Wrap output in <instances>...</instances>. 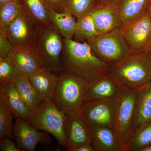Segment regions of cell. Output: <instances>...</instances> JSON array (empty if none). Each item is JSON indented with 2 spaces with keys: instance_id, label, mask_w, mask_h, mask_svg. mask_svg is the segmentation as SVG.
Segmentation results:
<instances>
[{
  "instance_id": "obj_1",
  "label": "cell",
  "mask_w": 151,
  "mask_h": 151,
  "mask_svg": "<svg viewBox=\"0 0 151 151\" xmlns=\"http://www.w3.org/2000/svg\"><path fill=\"white\" fill-rule=\"evenodd\" d=\"M63 70L90 83L110 73V65L99 59L86 42L64 38Z\"/></svg>"
},
{
  "instance_id": "obj_2",
  "label": "cell",
  "mask_w": 151,
  "mask_h": 151,
  "mask_svg": "<svg viewBox=\"0 0 151 151\" xmlns=\"http://www.w3.org/2000/svg\"><path fill=\"white\" fill-rule=\"evenodd\" d=\"M110 73L122 87L139 90L151 82V63L149 53L131 52L110 65Z\"/></svg>"
},
{
  "instance_id": "obj_3",
  "label": "cell",
  "mask_w": 151,
  "mask_h": 151,
  "mask_svg": "<svg viewBox=\"0 0 151 151\" xmlns=\"http://www.w3.org/2000/svg\"><path fill=\"white\" fill-rule=\"evenodd\" d=\"M89 84L83 78L63 70L59 75L52 99L65 113L80 110L85 102Z\"/></svg>"
},
{
  "instance_id": "obj_4",
  "label": "cell",
  "mask_w": 151,
  "mask_h": 151,
  "mask_svg": "<svg viewBox=\"0 0 151 151\" xmlns=\"http://www.w3.org/2000/svg\"><path fill=\"white\" fill-rule=\"evenodd\" d=\"M66 114L60 110L53 99L42 101L30 115L27 122L33 127L51 134L60 145L66 148Z\"/></svg>"
},
{
  "instance_id": "obj_5",
  "label": "cell",
  "mask_w": 151,
  "mask_h": 151,
  "mask_svg": "<svg viewBox=\"0 0 151 151\" xmlns=\"http://www.w3.org/2000/svg\"><path fill=\"white\" fill-rule=\"evenodd\" d=\"M86 42L99 59L110 65L131 53L120 27L98 35Z\"/></svg>"
},
{
  "instance_id": "obj_6",
  "label": "cell",
  "mask_w": 151,
  "mask_h": 151,
  "mask_svg": "<svg viewBox=\"0 0 151 151\" xmlns=\"http://www.w3.org/2000/svg\"><path fill=\"white\" fill-rule=\"evenodd\" d=\"M138 90L122 87L116 100L117 108L114 129L124 151L134 132V121Z\"/></svg>"
},
{
  "instance_id": "obj_7",
  "label": "cell",
  "mask_w": 151,
  "mask_h": 151,
  "mask_svg": "<svg viewBox=\"0 0 151 151\" xmlns=\"http://www.w3.org/2000/svg\"><path fill=\"white\" fill-rule=\"evenodd\" d=\"M63 39L54 27L40 25L35 47L40 52L47 69L56 73L64 70L62 63Z\"/></svg>"
},
{
  "instance_id": "obj_8",
  "label": "cell",
  "mask_w": 151,
  "mask_h": 151,
  "mask_svg": "<svg viewBox=\"0 0 151 151\" xmlns=\"http://www.w3.org/2000/svg\"><path fill=\"white\" fill-rule=\"evenodd\" d=\"M40 25L23 9L11 24L6 37L13 47L35 46L40 31Z\"/></svg>"
},
{
  "instance_id": "obj_9",
  "label": "cell",
  "mask_w": 151,
  "mask_h": 151,
  "mask_svg": "<svg viewBox=\"0 0 151 151\" xmlns=\"http://www.w3.org/2000/svg\"><path fill=\"white\" fill-rule=\"evenodd\" d=\"M120 29L131 52H147L151 42V18L149 12L137 19L122 24Z\"/></svg>"
},
{
  "instance_id": "obj_10",
  "label": "cell",
  "mask_w": 151,
  "mask_h": 151,
  "mask_svg": "<svg viewBox=\"0 0 151 151\" xmlns=\"http://www.w3.org/2000/svg\"><path fill=\"white\" fill-rule=\"evenodd\" d=\"M117 108L116 100L85 101L80 108L89 127L114 128Z\"/></svg>"
},
{
  "instance_id": "obj_11",
  "label": "cell",
  "mask_w": 151,
  "mask_h": 151,
  "mask_svg": "<svg viewBox=\"0 0 151 151\" xmlns=\"http://www.w3.org/2000/svg\"><path fill=\"white\" fill-rule=\"evenodd\" d=\"M18 74L29 76L47 69L40 52L35 46L14 47L9 54Z\"/></svg>"
},
{
  "instance_id": "obj_12",
  "label": "cell",
  "mask_w": 151,
  "mask_h": 151,
  "mask_svg": "<svg viewBox=\"0 0 151 151\" xmlns=\"http://www.w3.org/2000/svg\"><path fill=\"white\" fill-rule=\"evenodd\" d=\"M66 116V134L68 151L81 144H90V128L80 110L65 113Z\"/></svg>"
},
{
  "instance_id": "obj_13",
  "label": "cell",
  "mask_w": 151,
  "mask_h": 151,
  "mask_svg": "<svg viewBox=\"0 0 151 151\" xmlns=\"http://www.w3.org/2000/svg\"><path fill=\"white\" fill-rule=\"evenodd\" d=\"M13 134L17 145L21 151H35L38 144H48L50 140L46 133L40 132L19 117H15Z\"/></svg>"
},
{
  "instance_id": "obj_14",
  "label": "cell",
  "mask_w": 151,
  "mask_h": 151,
  "mask_svg": "<svg viewBox=\"0 0 151 151\" xmlns=\"http://www.w3.org/2000/svg\"><path fill=\"white\" fill-rule=\"evenodd\" d=\"M89 13L99 34L110 32L123 24L116 5L98 4Z\"/></svg>"
},
{
  "instance_id": "obj_15",
  "label": "cell",
  "mask_w": 151,
  "mask_h": 151,
  "mask_svg": "<svg viewBox=\"0 0 151 151\" xmlns=\"http://www.w3.org/2000/svg\"><path fill=\"white\" fill-rule=\"evenodd\" d=\"M122 87L111 73L89 83L85 102L91 100H116Z\"/></svg>"
},
{
  "instance_id": "obj_16",
  "label": "cell",
  "mask_w": 151,
  "mask_h": 151,
  "mask_svg": "<svg viewBox=\"0 0 151 151\" xmlns=\"http://www.w3.org/2000/svg\"><path fill=\"white\" fill-rule=\"evenodd\" d=\"M92 145L95 151H124L114 129L89 127Z\"/></svg>"
},
{
  "instance_id": "obj_17",
  "label": "cell",
  "mask_w": 151,
  "mask_h": 151,
  "mask_svg": "<svg viewBox=\"0 0 151 151\" xmlns=\"http://www.w3.org/2000/svg\"><path fill=\"white\" fill-rule=\"evenodd\" d=\"M59 74L44 69L29 76L31 83L42 101L52 100L58 81Z\"/></svg>"
},
{
  "instance_id": "obj_18",
  "label": "cell",
  "mask_w": 151,
  "mask_h": 151,
  "mask_svg": "<svg viewBox=\"0 0 151 151\" xmlns=\"http://www.w3.org/2000/svg\"><path fill=\"white\" fill-rule=\"evenodd\" d=\"M0 100L7 105L15 117L28 121L30 113L12 81L0 84Z\"/></svg>"
},
{
  "instance_id": "obj_19",
  "label": "cell",
  "mask_w": 151,
  "mask_h": 151,
  "mask_svg": "<svg viewBox=\"0 0 151 151\" xmlns=\"http://www.w3.org/2000/svg\"><path fill=\"white\" fill-rule=\"evenodd\" d=\"M150 122H151V82L138 90L134 131Z\"/></svg>"
},
{
  "instance_id": "obj_20",
  "label": "cell",
  "mask_w": 151,
  "mask_h": 151,
  "mask_svg": "<svg viewBox=\"0 0 151 151\" xmlns=\"http://www.w3.org/2000/svg\"><path fill=\"white\" fill-rule=\"evenodd\" d=\"M12 82L31 114L38 108L42 101L31 83L29 77L18 74Z\"/></svg>"
},
{
  "instance_id": "obj_21",
  "label": "cell",
  "mask_w": 151,
  "mask_h": 151,
  "mask_svg": "<svg viewBox=\"0 0 151 151\" xmlns=\"http://www.w3.org/2000/svg\"><path fill=\"white\" fill-rule=\"evenodd\" d=\"M151 0H120L117 5L122 24L133 21L149 12Z\"/></svg>"
},
{
  "instance_id": "obj_22",
  "label": "cell",
  "mask_w": 151,
  "mask_h": 151,
  "mask_svg": "<svg viewBox=\"0 0 151 151\" xmlns=\"http://www.w3.org/2000/svg\"><path fill=\"white\" fill-rule=\"evenodd\" d=\"M24 8L40 25L53 27L50 18L51 8L44 0H22Z\"/></svg>"
},
{
  "instance_id": "obj_23",
  "label": "cell",
  "mask_w": 151,
  "mask_h": 151,
  "mask_svg": "<svg viewBox=\"0 0 151 151\" xmlns=\"http://www.w3.org/2000/svg\"><path fill=\"white\" fill-rule=\"evenodd\" d=\"M50 18L53 26L64 38L73 39L76 27L75 17L70 12H55L51 9Z\"/></svg>"
},
{
  "instance_id": "obj_24",
  "label": "cell",
  "mask_w": 151,
  "mask_h": 151,
  "mask_svg": "<svg viewBox=\"0 0 151 151\" xmlns=\"http://www.w3.org/2000/svg\"><path fill=\"white\" fill-rule=\"evenodd\" d=\"M23 8L22 0H12L0 5V32L6 35L11 24Z\"/></svg>"
},
{
  "instance_id": "obj_25",
  "label": "cell",
  "mask_w": 151,
  "mask_h": 151,
  "mask_svg": "<svg viewBox=\"0 0 151 151\" xmlns=\"http://www.w3.org/2000/svg\"><path fill=\"white\" fill-rule=\"evenodd\" d=\"M151 144V122L138 127L133 132L125 151H142Z\"/></svg>"
},
{
  "instance_id": "obj_26",
  "label": "cell",
  "mask_w": 151,
  "mask_h": 151,
  "mask_svg": "<svg viewBox=\"0 0 151 151\" xmlns=\"http://www.w3.org/2000/svg\"><path fill=\"white\" fill-rule=\"evenodd\" d=\"M99 35L90 13L76 20V27L73 37L77 41L86 42Z\"/></svg>"
},
{
  "instance_id": "obj_27",
  "label": "cell",
  "mask_w": 151,
  "mask_h": 151,
  "mask_svg": "<svg viewBox=\"0 0 151 151\" xmlns=\"http://www.w3.org/2000/svg\"><path fill=\"white\" fill-rule=\"evenodd\" d=\"M98 4L97 0H65V9L78 19L89 14Z\"/></svg>"
},
{
  "instance_id": "obj_28",
  "label": "cell",
  "mask_w": 151,
  "mask_h": 151,
  "mask_svg": "<svg viewBox=\"0 0 151 151\" xmlns=\"http://www.w3.org/2000/svg\"><path fill=\"white\" fill-rule=\"evenodd\" d=\"M13 116V113L7 105L0 100V138L12 137Z\"/></svg>"
},
{
  "instance_id": "obj_29",
  "label": "cell",
  "mask_w": 151,
  "mask_h": 151,
  "mask_svg": "<svg viewBox=\"0 0 151 151\" xmlns=\"http://www.w3.org/2000/svg\"><path fill=\"white\" fill-rule=\"evenodd\" d=\"M18 74L9 55L0 57V84L12 81Z\"/></svg>"
},
{
  "instance_id": "obj_30",
  "label": "cell",
  "mask_w": 151,
  "mask_h": 151,
  "mask_svg": "<svg viewBox=\"0 0 151 151\" xmlns=\"http://www.w3.org/2000/svg\"><path fill=\"white\" fill-rule=\"evenodd\" d=\"M6 35L0 32V57L7 56L13 48Z\"/></svg>"
},
{
  "instance_id": "obj_31",
  "label": "cell",
  "mask_w": 151,
  "mask_h": 151,
  "mask_svg": "<svg viewBox=\"0 0 151 151\" xmlns=\"http://www.w3.org/2000/svg\"><path fill=\"white\" fill-rule=\"evenodd\" d=\"M9 137L1 138L0 140V151H20L17 145L9 139Z\"/></svg>"
},
{
  "instance_id": "obj_32",
  "label": "cell",
  "mask_w": 151,
  "mask_h": 151,
  "mask_svg": "<svg viewBox=\"0 0 151 151\" xmlns=\"http://www.w3.org/2000/svg\"><path fill=\"white\" fill-rule=\"evenodd\" d=\"M49 6L55 12H60L65 11V0H44Z\"/></svg>"
},
{
  "instance_id": "obj_33",
  "label": "cell",
  "mask_w": 151,
  "mask_h": 151,
  "mask_svg": "<svg viewBox=\"0 0 151 151\" xmlns=\"http://www.w3.org/2000/svg\"><path fill=\"white\" fill-rule=\"evenodd\" d=\"M70 151H95L92 145L90 144H83L74 147Z\"/></svg>"
},
{
  "instance_id": "obj_34",
  "label": "cell",
  "mask_w": 151,
  "mask_h": 151,
  "mask_svg": "<svg viewBox=\"0 0 151 151\" xmlns=\"http://www.w3.org/2000/svg\"><path fill=\"white\" fill-rule=\"evenodd\" d=\"M98 3L104 4L116 5L120 0H97Z\"/></svg>"
},
{
  "instance_id": "obj_35",
  "label": "cell",
  "mask_w": 151,
  "mask_h": 151,
  "mask_svg": "<svg viewBox=\"0 0 151 151\" xmlns=\"http://www.w3.org/2000/svg\"><path fill=\"white\" fill-rule=\"evenodd\" d=\"M142 151H151V144L143 149Z\"/></svg>"
},
{
  "instance_id": "obj_36",
  "label": "cell",
  "mask_w": 151,
  "mask_h": 151,
  "mask_svg": "<svg viewBox=\"0 0 151 151\" xmlns=\"http://www.w3.org/2000/svg\"><path fill=\"white\" fill-rule=\"evenodd\" d=\"M147 52H148V53L151 52V42L148 47L147 49Z\"/></svg>"
},
{
  "instance_id": "obj_37",
  "label": "cell",
  "mask_w": 151,
  "mask_h": 151,
  "mask_svg": "<svg viewBox=\"0 0 151 151\" xmlns=\"http://www.w3.org/2000/svg\"><path fill=\"white\" fill-rule=\"evenodd\" d=\"M10 1H12V0H0V5Z\"/></svg>"
},
{
  "instance_id": "obj_38",
  "label": "cell",
  "mask_w": 151,
  "mask_h": 151,
  "mask_svg": "<svg viewBox=\"0 0 151 151\" xmlns=\"http://www.w3.org/2000/svg\"><path fill=\"white\" fill-rule=\"evenodd\" d=\"M149 14H150V17L151 18V2L150 5V8H149Z\"/></svg>"
},
{
  "instance_id": "obj_39",
  "label": "cell",
  "mask_w": 151,
  "mask_h": 151,
  "mask_svg": "<svg viewBox=\"0 0 151 151\" xmlns=\"http://www.w3.org/2000/svg\"><path fill=\"white\" fill-rule=\"evenodd\" d=\"M149 57H150V62L151 63V52H150V53H149Z\"/></svg>"
}]
</instances>
